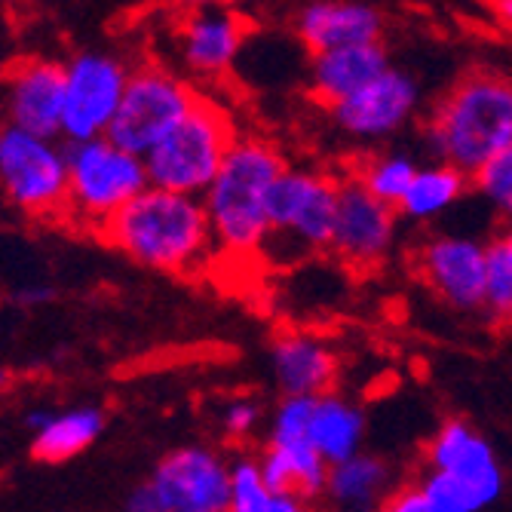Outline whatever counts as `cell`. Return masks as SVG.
<instances>
[{"instance_id":"603a6c76","label":"cell","mask_w":512,"mask_h":512,"mask_svg":"<svg viewBox=\"0 0 512 512\" xmlns=\"http://www.w3.org/2000/svg\"><path fill=\"white\" fill-rule=\"evenodd\" d=\"M365 427H368L365 408L353 402L350 396L338 390L316 396L313 414H310V442L329 467L365 451L362 448Z\"/></svg>"},{"instance_id":"4fadbf2b","label":"cell","mask_w":512,"mask_h":512,"mask_svg":"<svg viewBox=\"0 0 512 512\" xmlns=\"http://www.w3.org/2000/svg\"><path fill=\"white\" fill-rule=\"evenodd\" d=\"M421 108V86L402 68H387L356 96L329 108L335 126L356 142H381L405 129Z\"/></svg>"},{"instance_id":"1f68e13d","label":"cell","mask_w":512,"mask_h":512,"mask_svg":"<svg viewBox=\"0 0 512 512\" xmlns=\"http://www.w3.org/2000/svg\"><path fill=\"white\" fill-rule=\"evenodd\" d=\"M261 512H316V500H307L301 494H273Z\"/></svg>"},{"instance_id":"d590c367","label":"cell","mask_w":512,"mask_h":512,"mask_svg":"<svg viewBox=\"0 0 512 512\" xmlns=\"http://www.w3.org/2000/svg\"><path fill=\"white\" fill-rule=\"evenodd\" d=\"M175 4L197 10V7H224V4H230V0H175Z\"/></svg>"},{"instance_id":"6da1fadb","label":"cell","mask_w":512,"mask_h":512,"mask_svg":"<svg viewBox=\"0 0 512 512\" xmlns=\"http://www.w3.org/2000/svg\"><path fill=\"white\" fill-rule=\"evenodd\" d=\"M96 237L135 264L175 276H194L218 258L203 200L160 188L126 203Z\"/></svg>"},{"instance_id":"d4e9b609","label":"cell","mask_w":512,"mask_h":512,"mask_svg":"<svg viewBox=\"0 0 512 512\" xmlns=\"http://www.w3.org/2000/svg\"><path fill=\"white\" fill-rule=\"evenodd\" d=\"M414 491L421 497L427 512H485L503 494V491L476 485L470 479L436 473V470H424L421 479L414 482Z\"/></svg>"},{"instance_id":"277c9868","label":"cell","mask_w":512,"mask_h":512,"mask_svg":"<svg viewBox=\"0 0 512 512\" xmlns=\"http://www.w3.org/2000/svg\"><path fill=\"white\" fill-rule=\"evenodd\" d=\"M237 138L240 129L224 105L197 96L194 108L145 154L151 188L203 197Z\"/></svg>"},{"instance_id":"cb8c5ba5","label":"cell","mask_w":512,"mask_h":512,"mask_svg":"<svg viewBox=\"0 0 512 512\" xmlns=\"http://www.w3.org/2000/svg\"><path fill=\"white\" fill-rule=\"evenodd\" d=\"M470 191H473L470 175H463L460 169H454L442 160H430V163H421V169H417L411 188L405 191L396 212L402 221L427 224V221H436L445 212H451Z\"/></svg>"},{"instance_id":"ac0fdd59","label":"cell","mask_w":512,"mask_h":512,"mask_svg":"<svg viewBox=\"0 0 512 512\" xmlns=\"http://www.w3.org/2000/svg\"><path fill=\"white\" fill-rule=\"evenodd\" d=\"M427 470L451 473L476 485L503 491V467L494 445L463 417H448L427 442Z\"/></svg>"},{"instance_id":"d6986e66","label":"cell","mask_w":512,"mask_h":512,"mask_svg":"<svg viewBox=\"0 0 512 512\" xmlns=\"http://www.w3.org/2000/svg\"><path fill=\"white\" fill-rule=\"evenodd\" d=\"M387 68H390V56L381 40L341 46V50L313 56L310 89L325 108H335L338 102L356 96V92L365 89L371 80H378Z\"/></svg>"},{"instance_id":"74e56055","label":"cell","mask_w":512,"mask_h":512,"mask_svg":"<svg viewBox=\"0 0 512 512\" xmlns=\"http://www.w3.org/2000/svg\"><path fill=\"white\" fill-rule=\"evenodd\" d=\"M10 387V371H4V368H0V393H4Z\"/></svg>"},{"instance_id":"4316f807","label":"cell","mask_w":512,"mask_h":512,"mask_svg":"<svg viewBox=\"0 0 512 512\" xmlns=\"http://www.w3.org/2000/svg\"><path fill=\"white\" fill-rule=\"evenodd\" d=\"M273 497L258 451H240L230 457V485H227V512H261Z\"/></svg>"},{"instance_id":"e0dca14e","label":"cell","mask_w":512,"mask_h":512,"mask_svg":"<svg viewBox=\"0 0 512 512\" xmlns=\"http://www.w3.org/2000/svg\"><path fill=\"white\" fill-rule=\"evenodd\" d=\"M295 31L313 56L356 43H378L384 19L356 0H310L295 16Z\"/></svg>"},{"instance_id":"7a4b0ae2","label":"cell","mask_w":512,"mask_h":512,"mask_svg":"<svg viewBox=\"0 0 512 512\" xmlns=\"http://www.w3.org/2000/svg\"><path fill=\"white\" fill-rule=\"evenodd\" d=\"M286 169L289 160L267 138H237L209 191L200 197L212 224L218 255L255 258L264 252L270 240V194L276 178Z\"/></svg>"},{"instance_id":"8fae6325","label":"cell","mask_w":512,"mask_h":512,"mask_svg":"<svg viewBox=\"0 0 512 512\" xmlns=\"http://www.w3.org/2000/svg\"><path fill=\"white\" fill-rule=\"evenodd\" d=\"M399 221L402 218L393 206L368 194L347 172L338 184V215L329 255L353 270H375L390 258L396 246Z\"/></svg>"},{"instance_id":"83f0119b","label":"cell","mask_w":512,"mask_h":512,"mask_svg":"<svg viewBox=\"0 0 512 512\" xmlns=\"http://www.w3.org/2000/svg\"><path fill=\"white\" fill-rule=\"evenodd\" d=\"M473 194L503 221H512V148L473 175Z\"/></svg>"},{"instance_id":"5b68a950","label":"cell","mask_w":512,"mask_h":512,"mask_svg":"<svg viewBox=\"0 0 512 512\" xmlns=\"http://www.w3.org/2000/svg\"><path fill=\"white\" fill-rule=\"evenodd\" d=\"M68 206L65 218L99 234L102 224L126 203L151 188L145 157L117 148L111 138L80 142L68 151Z\"/></svg>"},{"instance_id":"9a60e30c","label":"cell","mask_w":512,"mask_h":512,"mask_svg":"<svg viewBox=\"0 0 512 512\" xmlns=\"http://www.w3.org/2000/svg\"><path fill=\"white\" fill-rule=\"evenodd\" d=\"M270 371L283 396H322L338 387L341 359L319 335L279 332L270 344Z\"/></svg>"},{"instance_id":"52a82bcc","label":"cell","mask_w":512,"mask_h":512,"mask_svg":"<svg viewBox=\"0 0 512 512\" xmlns=\"http://www.w3.org/2000/svg\"><path fill=\"white\" fill-rule=\"evenodd\" d=\"M200 92L163 65H138L129 74L120 111L105 138L135 157H145L160 138L194 108Z\"/></svg>"},{"instance_id":"8d00e7d4","label":"cell","mask_w":512,"mask_h":512,"mask_svg":"<svg viewBox=\"0 0 512 512\" xmlns=\"http://www.w3.org/2000/svg\"><path fill=\"white\" fill-rule=\"evenodd\" d=\"M494 10H497V16L512 28V0H494Z\"/></svg>"},{"instance_id":"f546056e","label":"cell","mask_w":512,"mask_h":512,"mask_svg":"<svg viewBox=\"0 0 512 512\" xmlns=\"http://www.w3.org/2000/svg\"><path fill=\"white\" fill-rule=\"evenodd\" d=\"M264 424V408L252 396H234L230 402L221 405L218 427L227 442H249Z\"/></svg>"},{"instance_id":"3957f363","label":"cell","mask_w":512,"mask_h":512,"mask_svg":"<svg viewBox=\"0 0 512 512\" xmlns=\"http://www.w3.org/2000/svg\"><path fill=\"white\" fill-rule=\"evenodd\" d=\"M424 142L433 160L473 178L512 148V77L494 71L460 77L433 105Z\"/></svg>"},{"instance_id":"ba28073f","label":"cell","mask_w":512,"mask_h":512,"mask_svg":"<svg viewBox=\"0 0 512 512\" xmlns=\"http://www.w3.org/2000/svg\"><path fill=\"white\" fill-rule=\"evenodd\" d=\"M338 184L341 178L289 166L276 178L270 194V240H292L304 255L329 252L338 215Z\"/></svg>"},{"instance_id":"836d02e7","label":"cell","mask_w":512,"mask_h":512,"mask_svg":"<svg viewBox=\"0 0 512 512\" xmlns=\"http://www.w3.org/2000/svg\"><path fill=\"white\" fill-rule=\"evenodd\" d=\"M491 243L503 252V258H506L509 267H512V221H503V224L497 227V234L491 237Z\"/></svg>"},{"instance_id":"30bf717a","label":"cell","mask_w":512,"mask_h":512,"mask_svg":"<svg viewBox=\"0 0 512 512\" xmlns=\"http://www.w3.org/2000/svg\"><path fill=\"white\" fill-rule=\"evenodd\" d=\"M129 65L108 53H80L65 65L62 135L71 145L105 138L129 83Z\"/></svg>"},{"instance_id":"f1b7e54d","label":"cell","mask_w":512,"mask_h":512,"mask_svg":"<svg viewBox=\"0 0 512 512\" xmlns=\"http://www.w3.org/2000/svg\"><path fill=\"white\" fill-rule=\"evenodd\" d=\"M482 313L500 329H512V267L494 243H488V279Z\"/></svg>"},{"instance_id":"e575fe53","label":"cell","mask_w":512,"mask_h":512,"mask_svg":"<svg viewBox=\"0 0 512 512\" xmlns=\"http://www.w3.org/2000/svg\"><path fill=\"white\" fill-rule=\"evenodd\" d=\"M53 298V292L46 289V286H37V289H22L19 295H16V301L19 304H43V301H50Z\"/></svg>"},{"instance_id":"44dd1931","label":"cell","mask_w":512,"mask_h":512,"mask_svg":"<svg viewBox=\"0 0 512 512\" xmlns=\"http://www.w3.org/2000/svg\"><path fill=\"white\" fill-rule=\"evenodd\" d=\"M31 457L37 463H65L83 454L105 430V411L77 405L65 411H31Z\"/></svg>"},{"instance_id":"9c48e42d","label":"cell","mask_w":512,"mask_h":512,"mask_svg":"<svg viewBox=\"0 0 512 512\" xmlns=\"http://www.w3.org/2000/svg\"><path fill=\"white\" fill-rule=\"evenodd\" d=\"M488 243L467 234H433L414 246L411 267L417 279L454 313H482Z\"/></svg>"},{"instance_id":"ffe728a7","label":"cell","mask_w":512,"mask_h":512,"mask_svg":"<svg viewBox=\"0 0 512 512\" xmlns=\"http://www.w3.org/2000/svg\"><path fill=\"white\" fill-rule=\"evenodd\" d=\"M399 488L396 467L371 451H359L329 467L322 500L335 512H375Z\"/></svg>"},{"instance_id":"4dcf8cb0","label":"cell","mask_w":512,"mask_h":512,"mask_svg":"<svg viewBox=\"0 0 512 512\" xmlns=\"http://www.w3.org/2000/svg\"><path fill=\"white\" fill-rule=\"evenodd\" d=\"M375 512H427L421 497H417L414 485H399Z\"/></svg>"},{"instance_id":"7c38bea8","label":"cell","mask_w":512,"mask_h":512,"mask_svg":"<svg viewBox=\"0 0 512 512\" xmlns=\"http://www.w3.org/2000/svg\"><path fill=\"white\" fill-rule=\"evenodd\" d=\"M163 512H227L230 460L209 445L169 451L148 479Z\"/></svg>"},{"instance_id":"8992f818","label":"cell","mask_w":512,"mask_h":512,"mask_svg":"<svg viewBox=\"0 0 512 512\" xmlns=\"http://www.w3.org/2000/svg\"><path fill=\"white\" fill-rule=\"evenodd\" d=\"M0 191L34 218H65L68 154L53 138L31 135L19 126L0 129Z\"/></svg>"},{"instance_id":"2e32d148","label":"cell","mask_w":512,"mask_h":512,"mask_svg":"<svg viewBox=\"0 0 512 512\" xmlns=\"http://www.w3.org/2000/svg\"><path fill=\"white\" fill-rule=\"evenodd\" d=\"M10 123L40 135L56 138L65 120V65L25 62L7 86Z\"/></svg>"},{"instance_id":"d6a6232c","label":"cell","mask_w":512,"mask_h":512,"mask_svg":"<svg viewBox=\"0 0 512 512\" xmlns=\"http://www.w3.org/2000/svg\"><path fill=\"white\" fill-rule=\"evenodd\" d=\"M126 512H163V509H160V500H157V494L151 491L148 482H142L138 488L129 491V497H126Z\"/></svg>"},{"instance_id":"7402d4cb","label":"cell","mask_w":512,"mask_h":512,"mask_svg":"<svg viewBox=\"0 0 512 512\" xmlns=\"http://www.w3.org/2000/svg\"><path fill=\"white\" fill-rule=\"evenodd\" d=\"M258 460L273 494H301L307 500L325 494L329 463L319 457L310 439H264Z\"/></svg>"},{"instance_id":"484cf974","label":"cell","mask_w":512,"mask_h":512,"mask_svg":"<svg viewBox=\"0 0 512 512\" xmlns=\"http://www.w3.org/2000/svg\"><path fill=\"white\" fill-rule=\"evenodd\" d=\"M421 169L414 157L408 154H399V151H384V154H375V157H365L359 160L350 175L362 184L368 194H375L378 200H384L387 206H399L405 191L411 188V181Z\"/></svg>"},{"instance_id":"5bb4252c","label":"cell","mask_w":512,"mask_h":512,"mask_svg":"<svg viewBox=\"0 0 512 512\" xmlns=\"http://www.w3.org/2000/svg\"><path fill=\"white\" fill-rule=\"evenodd\" d=\"M246 25L227 7H197L178 28V53L194 77H221L243 50Z\"/></svg>"}]
</instances>
